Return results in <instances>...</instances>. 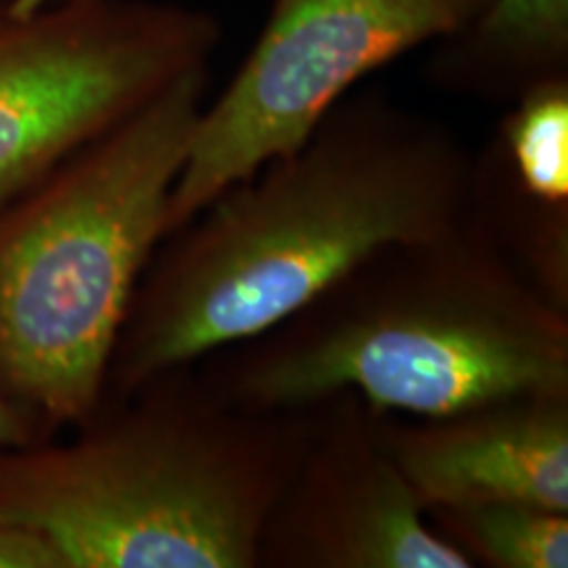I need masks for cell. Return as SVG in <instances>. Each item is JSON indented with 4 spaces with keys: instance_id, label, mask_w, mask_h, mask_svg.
<instances>
[{
    "instance_id": "obj_6",
    "label": "cell",
    "mask_w": 568,
    "mask_h": 568,
    "mask_svg": "<svg viewBox=\"0 0 568 568\" xmlns=\"http://www.w3.org/2000/svg\"><path fill=\"white\" fill-rule=\"evenodd\" d=\"M487 6L489 0H274L226 90L203 103L169 195L166 234L226 184L293 153L372 71L460 32Z\"/></svg>"
},
{
    "instance_id": "obj_11",
    "label": "cell",
    "mask_w": 568,
    "mask_h": 568,
    "mask_svg": "<svg viewBox=\"0 0 568 568\" xmlns=\"http://www.w3.org/2000/svg\"><path fill=\"white\" fill-rule=\"evenodd\" d=\"M489 148L524 193L568 205V77L524 90Z\"/></svg>"
},
{
    "instance_id": "obj_8",
    "label": "cell",
    "mask_w": 568,
    "mask_h": 568,
    "mask_svg": "<svg viewBox=\"0 0 568 568\" xmlns=\"http://www.w3.org/2000/svg\"><path fill=\"white\" fill-rule=\"evenodd\" d=\"M379 432L426 508L518 500L568 514V393L500 397L410 422L382 410Z\"/></svg>"
},
{
    "instance_id": "obj_2",
    "label": "cell",
    "mask_w": 568,
    "mask_h": 568,
    "mask_svg": "<svg viewBox=\"0 0 568 568\" xmlns=\"http://www.w3.org/2000/svg\"><path fill=\"white\" fill-rule=\"evenodd\" d=\"M193 364L240 408H303L351 389L387 414L443 416L566 395L568 311L468 205L445 232L379 247L293 316Z\"/></svg>"
},
{
    "instance_id": "obj_9",
    "label": "cell",
    "mask_w": 568,
    "mask_h": 568,
    "mask_svg": "<svg viewBox=\"0 0 568 568\" xmlns=\"http://www.w3.org/2000/svg\"><path fill=\"white\" fill-rule=\"evenodd\" d=\"M429 80L453 92L516 101L568 77V0H489L471 24L437 42Z\"/></svg>"
},
{
    "instance_id": "obj_5",
    "label": "cell",
    "mask_w": 568,
    "mask_h": 568,
    "mask_svg": "<svg viewBox=\"0 0 568 568\" xmlns=\"http://www.w3.org/2000/svg\"><path fill=\"white\" fill-rule=\"evenodd\" d=\"M213 13L163 0H0V209L195 69Z\"/></svg>"
},
{
    "instance_id": "obj_12",
    "label": "cell",
    "mask_w": 568,
    "mask_h": 568,
    "mask_svg": "<svg viewBox=\"0 0 568 568\" xmlns=\"http://www.w3.org/2000/svg\"><path fill=\"white\" fill-rule=\"evenodd\" d=\"M0 568H63V564L40 535L0 518Z\"/></svg>"
},
{
    "instance_id": "obj_10",
    "label": "cell",
    "mask_w": 568,
    "mask_h": 568,
    "mask_svg": "<svg viewBox=\"0 0 568 568\" xmlns=\"http://www.w3.org/2000/svg\"><path fill=\"white\" fill-rule=\"evenodd\" d=\"M426 521L474 566H568V514L564 510L518 500H474L426 508Z\"/></svg>"
},
{
    "instance_id": "obj_7",
    "label": "cell",
    "mask_w": 568,
    "mask_h": 568,
    "mask_svg": "<svg viewBox=\"0 0 568 568\" xmlns=\"http://www.w3.org/2000/svg\"><path fill=\"white\" fill-rule=\"evenodd\" d=\"M314 424L268 510L255 568H471L426 521L382 443V410L358 393L311 403Z\"/></svg>"
},
{
    "instance_id": "obj_1",
    "label": "cell",
    "mask_w": 568,
    "mask_h": 568,
    "mask_svg": "<svg viewBox=\"0 0 568 568\" xmlns=\"http://www.w3.org/2000/svg\"><path fill=\"white\" fill-rule=\"evenodd\" d=\"M458 132L379 90L347 92L293 153L169 232L134 290L103 393H130L293 316L374 251L445 232L471 203Z\"/></svg>"
},
{
    "instance_id": "obj_13",
    "label": "cell",
    "mask_w": 568,
    "mask_h": 568,
    "mask_svg": "<svg viewBox=\"0 0 568 568\" xmlns=\"http://www.w3.org/2000/svg\"><path fill=\"white\" fill-rule=\"evenodd\" d=\"M42 439L38 424L0 393V447H21Z\"/></svg>"
},
{
    "instance_id": "obj_3",
    "label": "cell",
    "mask_w": 568,
    "mask_h": 568,
    "mask_svg": "<svg viewBox=\"0 0 568 568\" xmlns=\"http://www.w3.org/2000/svg\"><path fill=\"white\" fill-rule=\"evenodd\" d=\"M314 408L226 403L195 364L103 393L71 443L0 447V518L63 568H255Z\"/></svg>"
},
{
    "instance_id": "obj_4",
    "label": "cell",
    "mask_w": 568,
    "mask_h": 568,
    "mask_svg": "<svg viewBox=\"0 0 568 568\" xmlns=\"http://www.w3.org/2000/svg\"><path fill=\"white\" fill-rule=\"evenodd\" d=\"M205 90L180 77L0 209V393L42 439L101 403Z\"/></svg>"
}]
</instances>
